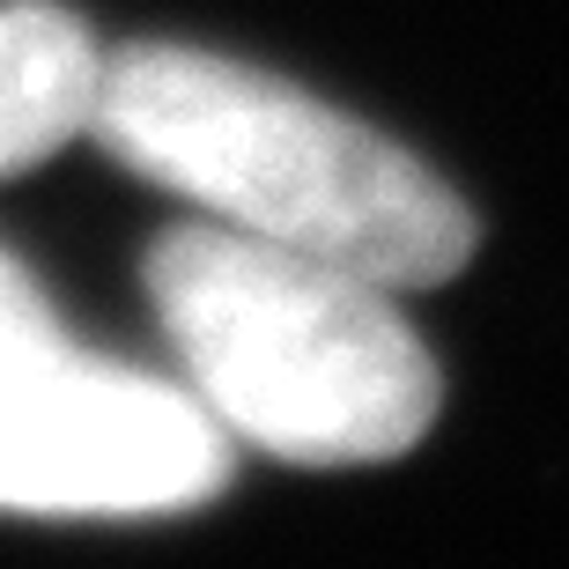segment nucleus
Segmentation results:
<instances>
[{"label":"nucleus","mask_w":569,"mask_h":569,"mask_svg":"<svg viewBox=\"0 0 569 569\" xmlns=\"http://www.w3.org/2000/svg\"><path fill=\"white\" fill-rule=\"evenodd\" d=\"M89 133L200 222L333 259L385 289L466 274L481 222L437 170L356 111L200 44L104 52Z\"/></svg>","instance_id":"1"},{"label":"nucleus","mask_w":569,"mask_h":569,"mask_svg":"<svg viewBox=\"0 0 569 569\" xmlns=\"http://www.w3.org/2000/svg\"><path fill=\"white\" fill-rule=\"evenodd\" d=\"M148 311L178 385L230 451L281 466H392L437 429L443 370L407 326L400 289L303 259L222 222H178L141 259Z\"/></svg>","instance_id":"2"},{"label":"nucleus","mask_w":569,"mask_h":569,"mask_svg":"<svg viewBox=\"0 0 569 569\" xmlns=\"http://www.w3.org/2000/svg\"><path fill=\"white\" fill-rule=\"evenodd\" d=\"M230 488V437L178 378L67 348H0V510L178 518Z\"/></svg>","instance_id":"3"},{"label":"nucleus","mask_w":569,"mask_h":569,"mask_svg":"<svg viewBox=\"0 0 569 569\" xmlns=\"http://www.w3.org/2000/svg\"><path fill=\"white\" fill-rule=\"evenodd\" d=\"M104 89V44L60 0L0 8V178L82 141Z\"/></svg>","instance_id":"4"},{"label":"nucleus","mask_w":569,"mask_h":569,"mask_svg":"<svg viewBox=\"0 0 569 569\" xmlns=\"http://www.w3.org/2000/svg\"><path fill=\"white\" fill-rule=\"evenodd\" d=\"M67 340H74V326L60 318L52 289L0 244V348H67Z\"/></svg>","instance_id":"5"}]
</instances>
